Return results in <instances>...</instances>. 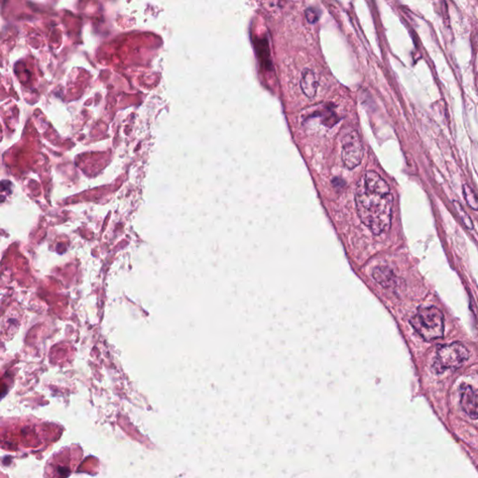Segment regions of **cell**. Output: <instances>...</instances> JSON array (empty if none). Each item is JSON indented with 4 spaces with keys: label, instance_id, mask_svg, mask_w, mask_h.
I'll list each match as a JSON object with an SVG mask.
<instances>
[{
    "label": "cell",
    "instance_id": "1",
    "mask_svg": "<svg viewBox=\"0 0 478 478\" xmlns=\"http://www.w3.org/2000/svg\"><path fill=\"white\" fill-rule=\"evenodd\" d=\"M355 202L361 221L375 235L390 229L393 196L390 186L380 175L368 171L361 177L356 187Z\"/></svg>",
    "mask_w": 478,
    "mask_h": 478
},
{
    "label": "cell",
    "instance_id": "2",
    "mask_svg": "<svg viewBox=\"0 0 478 478\" xmlns=\"http://www.w3.org/2000/svg\"><path fill=\"white\" fill-rule=\"evenodd\" d=\"M411 325L424 340L433 341L443 338L444 315L435 307H423L411 318Z\"/></svg>",
    "mask_w": 478,
    "mask_h": 478
},
{
    "label": "cell",
    "instance_id": "3",
    "mask_svg": "<svg viewBox=\"0 0 478 478\" xmlns=\"http://www.w3.org/2000/svg\"><path fill=\"white\" fill-rule=\"evenodd\" d=\"M470 357L468 349L461 343H452L439 347L433 368L435 373L455 370L465 363Z\"/></svg>",
    "mask_w": 478,
    "mask_h": 478
},
{
    "label": "cell",
    "instance_id": "4",
    "mask_svg": "<svg viewBox=\"0 0 478 478\" xmlns=\"http://www.w3.org/2000/svg\"><path fill=\"white\" fill-rule=\"evenodd\" d=\"M363 145L355 130H350L342 138V161L349 169H354L363 160Z\"/></svg>",
    "mask_w": 478,
    "mask_h": 478
},
{
    "label": "cell",
    "instance_id": "5",
    "mask_svg": "<svg viewBox=\"0 0 478 478\" xmlns=\"http://www.w3.org/2000/svg\"><path fill=\"white\" fill-rule=\"evenodd\" d=\"M460 403L464 413L471 419H478V390L464 384L460 389Z\"/></svg>",
    "mask_w": 478,
    "mask_h": 478
},
{
    "label": "cell",
    "instance_id": "6",
    "mask_svg": "<svg viewBox=\"0 0 478 478\" xmlns=\"http://www.w3.org/2000/svg\"><path fill=\"white\" fill-rule=\"evenodd\" d=\"M318 78L315 72L310 68H305L302 72L301 78V88L303 93L307 97H314L316 96L317 90H318Z\"/></svg>",
    "mask_w": 478,
    "mask_h": 478
},
{
    "label": "cell",
    "instance_id": "7",
    "mask_svg": "<svg viewBox=\"0 0 478 478\" xmlns=\"http://www.w3.org/2000/svg\"><path fill=\"white\" fill-rule=\"evenodd\" d=\"M373 277L382 287L393 288L396 285V277L388 266H377L374 269Z\"/></svg>",
    "mask_w": 478,
    "mask_h": 478
},
{
    "label": "cell",
    "instance_id": "8",
    "mask_svg": "<svg viewBox=\"0 0 478 478\" xmlns=\"http://www.w3.org/2000/svg\"><path fill=\"white\" fill-rule=\"evenodd\" d=\"M464 198H465L467 204L472 208V210H478V198L475 191L470 188L468 185L463 186Z\"/></svg>",
    "mask_w": 478,
    "mask_h": 478
},
{
    "label": "cell",
    "instance_id": "9",
    "mask_svg": "<svg viewBox=\"0 0 478 478\" xmlns=\"http://www.w3.org/2000/svg\"><path fill=\"white\" fill-rule=\"evenodd\" d=\"M454 205L455 208L456 210H457L458 215H460L461 221H463L464 225H465V226L468 228V229H472V227H474V224H472V219H470L468 214H467L466 211L463 210L460 203L454 202Z\"/></svg>",
    "mask_w": 478,
    "mask_h": 478
},
{
    "label": "cell",
    "instance_id": "10",
    "mask_svg": "<svg viewBox=\"0 0 478 478\" xmlns=\"http://www.w3.org/2000/svg\"><path fill=\"white\" fill-rule=\"evenodd\" d=\"M305 17H307L308 23H316V22L319 20L318 10L314 9V8H308V9L305 10Z\"/></svg>",
    "mask_w": 478,
    "mask_h": 478
}]
</instances>
